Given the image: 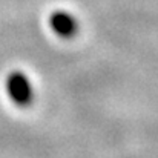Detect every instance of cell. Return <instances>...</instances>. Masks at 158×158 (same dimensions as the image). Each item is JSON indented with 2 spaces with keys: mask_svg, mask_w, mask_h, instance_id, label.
I'll list each match as a JSON object with an SVG mask.
<instances>
[{
  "mask_svg": "<svg viewBox=\"0 0 158 158\" xmlns=\"http://www.w3.org/2000/svg\"><path fill=\"white\" fill-rule=\"evenodd\" d=\"M6 92L9 98L20 107H26L34 100L32 85L26 74L22 71H14L6 78Z\"/></svg>",
  "mask_w": 158,
  "mask_h": 158,
  "instance_id": "1",
  "label": "cell"
},
{
  "mask_svg": "<svg viewBox=\"0 0 158 158\" xmlns=\"http://www.w3.org/2000/svg\"><path fill=\"white\" fill-rule=\"evenodd\" d=\"M49 26L61 39H72L78 32V22L68 11H54L49 17Z\"/></svg>",
  "mask_w": 158,
  "mask_h": 158,
  "instance_id": "2",
  "label": "cell"
}]
</instances>
